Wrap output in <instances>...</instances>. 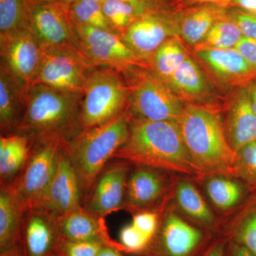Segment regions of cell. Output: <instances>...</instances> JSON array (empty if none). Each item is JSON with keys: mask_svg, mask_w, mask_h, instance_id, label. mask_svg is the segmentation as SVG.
Here are the masks:
<instances>
[{"mask_svg": "<svg viewBox=\"0 0 256 256\" xmlns=\"http://www.w3.org/2000/svg\"><path fill=\"white\" fill-rule=\"evenodd\" d=\"M106 244L99 242H74L62 240L60 256H98Z\"/></svg>", "mask_w": 256, "mask_h": 256, "instance_id": "cell-36", "label": "cell"}, {"mask_svg": "<svg viewBox=\"0 0 256 256\" xmlns=\"http://www.w3.org/2000/svg\"><path fill=\"white\" fill-rule=\"evenodd\" d=\"M164 1L174 3L176 0H164Z\"/></svg>", "mask_w": 256, "mask_h": 256, "instance_id": "cell-50", "label": "cell"}, {"mask_svg": "<svg viewBox=\"0 0 256 256\" xmlns=\"http://www.w3.org/2000/svg\"><path fill=\"white\" fill-rule=\"evenodd\" d=\"M98 256H126L118 248L105 245L100 249Z\"/></svg>", "mask_w": 256, "mask_h": 256, "instance_id": "cell-45", "label": "cell"}, {"mask_svg": "<svg viewBox=\"0 0 256 256\" xmlns=\"http://www.w3.org/2000/svg\"><path fill=\"white\" fill-rule=\"evenodd\" d=\"M74 32V46L92 67L116 69L124 76L138 68H151L118 34L75 24Z\"/></svg>", "mask_w": 256, "mask_h": 256, "instance_id": "cell-7", "label": "cell"}, {"mask_svg": "<svg viewBox=\"0 0 256 256\" xmlns=\"http://www.w3.org/2000/svg\"><path fill=\"white\" fill-rule=\"evenodd\" d=\"M26 0H0V34L25 28Z\"/></svg>", "mask_w": 256, "mask_h": 256, "instance_id": "cell-32", "label": "cell"}, {"mask_svg": "<svg viewBox=\"0 0 256 256\" xmlns=\"http://www.w3.org/2000/svg\"><path fill=\"white\" fill-rule=\"evenodd\" d=\"M210 176L206 183L207 194L220 210H228L237 206L244 200L246 192H250L244 183L232 180V178L220 175Z\"/></svg>", "mask_w": 256, "mask_h": 256, "instance_id": "cell-28", "label": "cell"}, {"mask_svg": "<svg viewBox=\"0 0 256 256\" xmlns=\"http://www.w3.org/2000/svg\"><path fill=\"white\" fill-rule=\"evenodd\" d=\"M192 55L191 48L185 44L180 37L174 36L158 48L150 64L152 70L164 82Z\"/></svg>", "mask_w": 256, "mask_h": 256, "instance_id": "cell-27", "label": "cell"}, {"mask_svg": "<svg viewBox=\"0 0 256 256\" xmlns=\"http://www.w3.org/2000/svg\"><path fill=\"white\" fill-rule=\"evenodd\" d=\"M160 218L158 214L151 210L138 212L133 216L132 224L141 233L150 239L156 234L159 226Z\"/></svg>", "mask_w": 256, "mask_h": 256, "instance_id": "cell-38", "label": "cell"}, {"mask_svg": "<svg viewBox=\"0 0 256 256\" xmlns=\"http://www.w3.org/2000/svg\"><path fill=\"white\" fill-rule=\"evenodd\" d=\"M124 77L130 88V118L178 122L186 104L151 68H138Z\"/></svg>", "mask_w": 256, "mask_h": 256, "instance_id": "cell-6", "label": "cell"}, {"mask_svg": "<svg viewBox=\"0 0 256 256\" xmlns=\"http://www.w3.org/2000/svg\"><path fill=\"white\" fill-rule=\"evenodd\" d=\"M92 68L74 45L45 48L42 50L41 64L32 85L42 84L82 92L87 74Z\"/></svg>", "mask_w": 256, "mask_h": 256, "instance_id": "cell-10", "label": "cell"}, {"mask_svg": "<svg viewBox=\"0 0 256 256\" xmlns=\"http://www.w3.org/2000/svg\"><path fill=\"white\" fill-rule=\"evenodd\" d=\"M66 142L53 139L32 143L28 162L12 184L26 208L43 207Z\"/></svg>", "mask_w": 256, "mask_h": 256, "instance_id": "cell-8", "label": "cell"}, {"mask_svg": "<svg viewBox=\"0 0 256 256\" xmlns=\"http://www.w3.org/2000/svg\"><path fill=\"white\" fill-rule=\"evenodd\" d=\"M224 132L236 153L256 141V114L252 109L248 85L225 96L222 111Z\"/></svg>", "mask_w": 256, "mask_h": 256, "instance_id": "cell-17", "label": "cell"}, {"mask_svg": "<svg viewBox=\"0 0 256 256\" xmlns=\"http://www.w3.org/2000/svg\"><path fill=\"white\" fill-rule=\"evenodd\" d=\"M235 48L256 69V40L242 36Z\"/></svg>", "mask_w": 256, "mask_h": 256, "instance_id": "cell-39", "label": "cell"}, {"mask_svg": "<svg viewBox=\"0 0 256 256\" xmlns=\"http://www.w3.org/2000/svg\"><path fill=\"white\" fill-rule=\"evenodd\" d=\"M192 55L224 97L256 78V69L236 48L196 50Z\"/></svg>", "mask_w": 256, "mask_h": 256, "instance_id": "cell-13", "label": "cell"}, {"mask_svg": "<svg viewBox=\"0 0 256 256\" xmlns=\"http://www.w3.org/2000/svg\"><path fill=\"white\" fill-rule=\"evenodd\" d=\"M228 240L224 237L214 240L202 256H227Z\"/></svg>", "mask_w": 256, "mask_h": 256, "instance_id": "cell-41", "label": "cell"}, {"mask_svg": "<svg viewBox=\"0 0 256 256\" xmlns=\"http://www.w3.org/2000/svg\"><path fill=\"white\" fill-rule=\"evenodd\" d=\"M178 10L180 37L192 50L228 11L214 3L194 4Z\"/></svg>", "mask_w": 256, "mask_h": 256, "instance_id": "cell-22", "label": "cell"}, {"mask_svg": "<svg viewBox=\"0 0 256 256\" xmlns=\"http://www.w3.org/2000/svg\"><path fill=\"white\" fill-rule=\"evenodd\" d=\"M130 164L117 160L102 172L84 208L98 218H104L124 208Z\"/></svg>", "mask_w": 256, "mask_h": 256, "instance_id": "cell-18", "label": "cell"}, {"mask_svg": "<svg viewBox=\"0 0 256 256\" xmlns=\"http://www.w3.org/2000/svg\"><path fill=\"white\" fill-rule=\"evenodd\" d=\"M82 92H67L42 84L28 89L26 110L15 134L32 143L58 139L68 142L82 132Z\"/></svg>", "mask_w": 256, "mask_h": 256, "instance_id": "cell-2", "label": "cell"}, {"mask_svg": "<svg viewBox=\"0 0 256 256\" xmlns=\"http://www.w3.org/2000/svg\"><path fill=\"white\" fill-rule=\"evenodd\" d=\"M212 235L169 212L160 220L154 236L142 252L153 256H202L212 244Z\"/></svg>", "mask_w": 256, "mask_h": 256, "instance_id": "cell-9", "label": "cell"}, {"mask_svg": "<svg viewBox=\"0 0 256 256\" xmlns=\"http://www.w3.org/2000/svg\"><path fill=\"white\" fill-rule=\"evenodd\" d=\"M0 256H26L20 242L9 249L0 252Z\"/></svg>", "mask_w": 256, "mask_h": 256, "instance_id": "cell-46", "label": "cell"}, {"mask_svg": "<svg viewBox=\"0 0 256 256\" xmlns=\"http://www.w3.org/2000/svg\"><path fill=\"white\" fill-rule=\"evenodd\" d=\"M0 56L4 64L26 88L36 78L42 60V50L31 32L21 28L0 34Z\"/></svg>", "mask_w": 256, "mask_h": 256, "instance_id": "cell-15", "label": "cell"}, {"mask_svg": "<svg viewBox=\"0 0 256 256\" xmlns=\"http://www.w3.org/2000/svg\"><path fill=\"white\" fill-rule=\"evenodd\" d=\"M126 254V256H153L150 254H143V252H128V254Z\"/></svg>", "mask_w": 256, "mask_h": 256, "instance_id": "cell-49", "label": "cell"}, {"mask_svg": "<svg viewBox=\"0 0 256 256\" xmlns=\"http://www.w3.org/2000/svg\"><path fill=\"white\" fill-rule=\"evenodd\" d=\"M32 142L20 134L0 138V181L1 185L12 184L18 178L30 156Z\"/></svg>", "mask_w": 256, "mask_h": 256, "instance_id": "cell-25", "label": "cell"}, {"mask_svg": "<svg viewBox=\"0 0 256 256\" xmlns=\"http://www.w3.org/2000/svg\"></svg>", "mask_w": 256, "mask_h": 256, "instance_id": "cell-51", "label": "cell"}, {"mask_svg": "<svg viewBox=\"0 0 256 256\" xmlns=\"http://www.w3.org/2000/svg\"><path fill=\"white\" fill-rule=\"evenodd\" d=\"M226 9L228 16L238 24L244 36L256 40V13L236 8Z\"/></svg>", "mask_w": 256, "mask_h": 256, "instance_id": "cell-37", "label": "cell"}, {"mask_svg": "<svg viewBox=\"0 0 256 256\" xmlns=\"http://www.w3.org/2000/svg\"><path fill=\"white\" fill-rule=\"evenodd\" d=\"M65 146L43 206L58 218L84 206L78 178Z\"/></svg>", "mask_w": 256, "mask_h": 256, "instance_id": "cell-19", "label": "cell"}, {"mask_svg": "<svg viewBox=\"0 0 256 256\" xmlns=\"http://www.w3.org/2000/svg\"><path fill=\"white\" fill-rule=\"evenodd\" d=\"M99 1L102 2L104 0H99ZM120 1L134 5L146 12L174 8L173 3L164 1V0H120Z\"/></svg>", "mask_w": 256, "mask_h": 256, "instance_id": "cell-40", "label": "cell"}, {"mask_svg": "<svg viewBox=\"0 0 256 256\" xmlns=\"http://www.w3.org/2000/svg\"><path fill=\"white\" fill-rule=\"evenodd\" d=\"M178 206L203 228H216V218L196 186L188 180H181L176 190Z\"/></svg>", "mask_w": 256, "mask_h": 256, "instance_id": "cell-26", "label": "cell"}, {"mask_svg": "<svg viewBox=\"0 0 256 256\" xmlns=\"http://www.w3.org/2000/svg\"><path fill=\"white\" fill-rule=\"evenodd\" d=\"M236 178H240L249 191L256 194V141L237 152Z\"/></svg>", "mask_w": 256, "mask_h": 256, "instance_id": "cell-33", "label": "cell"}, {"mask_svg": "<svg viewBox=\"0 0 256 256\" xmlns=\"http://www.w3.org/2000/svg\"><path fill=\"white\" fill-rule=\"evenodd\" d=\"M225 8H236L256 13V0H232L222 5Z\"/></svg>", "mask_w": 256, "mask_h": 256, "instance_id": "cell-42", "label": "cell"}, {"mask_svg": "<svg viewBox=\"0 0 256 256\" xmlns=\"http://www.w3.org/2000/svg\"><path fill=\"white\" fill-rule=\"evenodd\" d=\"M28 88L0 63V130L1 136L15 134L24 116Z\"/></svg>", "mask_w": 256, "mask_h": 256, "instance_id": "cell-21", "label": "cell"}, {"mask_svg": "<svg viewBox=\"0 0 256 256\" xmlns=\"http://www.w3.org/2000/svg\"><path fill=\"white\" fill-rule=\"evenodd\" d=\"M164 82L186 105L222 111L225 97L218 92L193 55Z\"/></svg>", "mask_w": 256, "mask_h": 256, "instance_id": "cell-14", "label": "cell"}, {"mask_svg": "<svg viewBox=\"0 0 256 256\" xmlns=\"http://www.w3.org/2000/svg\"><path fill=\"white\" fill-rule=\"evenodd\" d=\"M25 28L31 32L42 50L74 45L75 32L70 3L26 0Z\"/></svg>", "mask_w": 256, "mask_h": 256, "instance_id": "cell-11", "label": "cell"}, {"mask_svg": "<svg viewBox=\"0 0 256 256\" xmlns=\"http://www.w3.org/2000/svg\"><path fill=\"white\" fill-rule=\"evenodd\" d=\"M100 2L111 28L120 36L140 16L146 13L134 5L120 0H104Z\"/></svg>", "mask_w": 256, "mask_h": 256, "instance_id": "cell-30", "label": "cell"}, {"mask_svg": "<svg viewBox=\"0 0 256 256\" xmlns=\"http://www.w3.org/2000/svg\"><path fill=\"white\" fill-rule=\"evenodd\" d=\"M30 1L38 2H52L72 3L74 0H30Z\"/></svg>", "mask_w": 256, "mask_h": 256, "instance_id": "cell-48", "label": "cell"}, {"mask_svg": "<svg viewBox=\"0 0 256 256\" xmlns=\"http://www.w3.org/2000/svg\"><path fill=\"white\" fill-rule=\"evenodd\" d=\"M176 124L188 152L206 176L236 178V153L226 137L220 111L186 105Z\"/></svg>", "mask_w": 256, "mask_h": 256, "instance_id": "cell-3", "label": "cell"}, {"mask_svg": "<svg viewBox=\"0 0 256 256\" xmlns=\"http://www.w3.org/2000/svg\"><path fill=\"white\" fill-rule=\"evenodd\" d=\"M28 210L12 184L0 188V252L16 245L21 238L22 224Z\"/></svg>", "mask_w": 256, "mask_h": 256, "instance_id": "cell-24", "label": "cell"}, {"mask_svg": "<svg viewBox=\"0 0 256 256\" xmlns=\"http://www.w3.org/2000/svg\"><path fill=\"white\" fill-rule=\"evenodd\" d=\"M229 239L240 244L256 256V194L244 218L233 229Z\"/></svg>", "mask_w": 256, "mask_h": 256, "instance_id": "cell-34", "label": "cell"}, {"mask_svg": "<svg viewBox=\"0 0 256 256\" xmlns=\"http://www.w3.org/2000/svg\"><path fill=\"white\" fill-rule=\"evenodd\" d=\"M230 1L232 0H176L173 4L176 9H180V8H186L191 5L203 4V3H214L222 6Z\"/></svg>", "mask_w": 256, "mask_h": 256, "instance_id": "cell-44", "label": "cell"}, {"mask_svg": "<svg viewBox=\"0 0 256 256\" xmlns=\"http://www.w3.org/2000/svg\"><path fill=\"white\" fill-rule=\"evenodd\" d=\"M119 242L124 247V254L140 252L148 246L150 239L130 224L121 229Z\"/></svg>", "mask_w": 256, "mask_h": 256, "instance_id": "cell-35", "label": "cell"}, {"mask_svg": "<svg viewBox=\"0 0 256 256\" xmlns=\"http://www.w3.org/2000/svg\"><path fill=\"white\" fill-rule=\"evenodd\" d=\"M162 172L149 166H136L128 176L124 207L141 212L158 203L166 190Z\"/></svg>", "mask_w": 256, "mask_h": 256, "instance_id": "cell-20", "label": "cell"}, {"mask_svg": "<svg viewBox=\"0 0 256 256\" xmlns=\"http://www.w3.org/2000/svg\"><path fill=\"white\" fill-rule=\"evenodd\" d=\"M62 240L58 217L44 207L26 210L20 242L26 256H60Z\"/></svg>", "mask_w": 256, "mask_h": 256, "instance_id": "cell-16", "label": "cell"}, {"mask_svg": "<svg viewBox=\"0 0 256 256\" xmlns=\"http://www.w3.org/2000/svg\"><path fill=\"white\" fill-rule=\"evenodd\" d=\"M174 36L180 37L178 10L175 6L142 14L121 38L141 60L150 66L154 52L165 42Z\"/></svg>", "mask_w": 256, "mask_h": 256, "instance_id": "cell-12", "label": "cell"}, {"mask_svg": "<svg viewBox=\"0 0 256 256\" xmlns=\"http://www.w3.org/2000/svg\"><path fill=\"white\" fill-rule=\"evenodd\" d=\"M227 256H254L245 247L232 239L227 244Z\"/></svg>", "mask_w": 256, "mask_h": 256, "instance_id": "cell-43", "label": "cell"}, {"mask_svg": "<svg viewBox=\"0 0 256 256\" xmlns=\"http://www.w3.org/2000/svg\"><path fill=\"white\" fill-rule=\"evenodd\" d=\"M130 130V118L126 111L105 124L82 130L66 144L65 150L80 184L82 204L90 196L108 162L127 141Z\"/></svg>", "mask_w": 256, "mask_h": 256, "instance_id": "cell-4", "label": "cell"}, {"mask_svg": "<svg viewBox=\"0 0 256 256\" xmlns=\"http://www.w3.org/2000/svg\"><path fill=\"white\" fill-rule=\"evenodd\" d=\"M58 220L63 240L102 242L124 252L121 244L110 238L104 218L95 216L84 206L58 217Z\"/></svg>", "mask_w": 256, "mask_h": 256, "instance_id": "cell-23", "label": "cell"}, {"mask_svg": "<svg viewBox=\"0 0 256 256\" xmlns=\"http://www.w3.org/2000/svg\"><path fill=\"white\" fill-rule=\"evenodd\" d=\"M130 124L129 137L112 159L174 173L197 182L206 176L188 152L176 122L130 118Z\"/></svg>", "mask_w": 256, "mask_h": 256, "instance_id": "cell-1", "label": "cell"}, {"mask_svg": "<svg viewBox=\"0 0 256 256\" xmlns=\"http://www.w3.org/2000/svg\"><path fill=\"white\" fill-rule=\"evenodd\" d=\"M130 88L116 69L92 67L87 74L80 106L82 130L105 124L128 110Z\"/></svg>", "mask_w": 256, "mask_h": 256, "instance_id": "cell-5", "label": "cell"}, {"mask_svg": "<svg viewBox=\"0 0 256 256\" xmlns=\"http://www.w3.org/2000/svg\"><path fill=\"white\" fill-rule=\"evenodd\" d=\"M242 36L244 35L238 24L228 16L227 11L226 14L214 25L206 36L192 52L235 48Z\"/></svg>", "mask_w": 256, "mask_h": 256, "instance_id": "cell-29", "label": "cell"}, {"mask_svg": "<svg viewBox=\"0 0 256 256\" xmlns=\"http://www.w3.org/2000/svg\"><path fill=\"white\" fill-rule=\"evenodd\" d=\"M69 10L74 24L114 32L106 20L99 0H74L69 4Z\"/></svg>", "mask_w": 256, "mask_h": 256, "instance_id": "cell-31", "label": "cell"}, {"mask_svg": "<svg viewBox=\"0 0 256 256\" xmlns=\"http://www.w3.org/2000/svg\"><path fill=\"white\" fill-rule=\"evenodd\" d=\"M248 89L252 109L256 114V78L248 84Z\"/></svg>", "mask_w": 256, "mask_h": 256, "instance_id": "cell-47", "label": "cell"}]
</instances>
